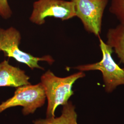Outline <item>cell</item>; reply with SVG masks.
Returning <instances> with one entry per match:
<instances>
[{"instance_id":"11","label":"cell","mask_w":124,"mask_h":124,"mask_svg":"<svg viewBox=\"0 0 124 124\" xmlns=\"http://www.w3.org/2000/svg\"><path fill=\"white\" fill-rule=\"evenodd\" d=\"M12 12L9 7L8 0H0V16L8 19L11 16Z\"/></svg>"},{"instance_id":"8","label":"cell","mask_w":124,"mask_h":124,"mask_svg":"<svg viewBox=\"0 0 124 124\" xmlns=\"http://www.w3.org/2000/svg\"><path fill=\"white\" fill-rule=\"evenodd\" d=\"M107 44L114 50L120 62L124 63V24L120 23L115 28L108 29Z\"/></svg>"},{"instance_id":"2","label":"cell","mask_w":124,"mask_h":124,"mask_svg":"<svg viewBox=\"0 0 124 124\" xmlns=\"http://www.w3.org/2000/svg\"><path fill=\"white\" fill-rule=\"evenodd\" d=\"M99 47L102 52V59L99 62L74 68L80 71L99 70L102 74L105 90L110 93L120 85H124V69L121 68L112 57V48L99 37Z\"/></svg>"},{"instance_id":"10","label":"cell","mask_w":124,"mask_h":124,"mask_svg":"<svg viewBox=\"0 0 124 124\" xmlns=\"http://www.w3.org/2000/svg\"><path fill=\"white\" fill-rule=\"evenodd\" d=\"M109 11L124 24V0H111Z\"/></svg>"},{"instance_id":"7","label":"cell","mask_w":124,"mask_h":124,"mask_svg":"<svg viewBox=\"0 0 124 124\" xmlns=\"http://www.w3.org/2000/svg\"><path fill=\"white\" fill-rule=\"evenodd\" d=\"M29 79L25 71L10 65L8 61L5 60L0 63V87L17 88L30 85Z\"/></svg>"},{"instance_id":"3","label":"cell","mask_w":124,"mask_h":124,"mask_svg":"<svg viewBox=\"0 0 124 124\" xmlns=\"http://www.w3.org/2000/svg\"><path fill=\"white\" fill-rule=\"evenodd\" d=\"M21 39L20 32L14 28L10 27L6 30L0 28V51L4 53L5 56L13 58L18 62L25 63L32 70L37 68L44 70L38 64L39 61H46L50 64L54 61L49 55L38 58L23 52L19 48Z\"/></svg>"},{"instance_id":"1","label":"cell","mask_w":124,"mask_h":124,"mask_svg":"<svg viewBox=\"0 0 124 124\" xmlns=\"http://www.w3.org/2000/svg\"><path fill=\"white\" fill-rule=\"evenodd\" d=\"M85 74L80 71L64 78L56 76L48 70L41 77L42 85L47 99L46 118L55 117V111L58 106L67 103L73 95V85L78 79L83 78Z\"/></svg>"},{"instance_id":"4","label":"cell","mask_w":124,"mask_h":124,"mask_svg":"<svg viewBox=\"0 0 124 124\" xmlns=\"http://www.w3.org/2000/svg\"><path fill=\"white\" fill-rule=\"evenodd\" d=\"M46 98L44 89L41 83L17 87L13 97L0 104V113L16 106L23 107L24 115L33 114L37 108L42 106Z\"/></svg>"},{"instance_id":"9","label":"cell","mask_w":124,"mask_h":124,"mask_svg":"<svg viewBox=\"0 0 124 124\" xmlns=\"http://www.w3.org/2000/svg\"><path fill=\"white\" fill-rule=\"evenodd\" d=\"M77 115L75 111V107L71 102H69L63 105L62 115L57 118L55 117L46 119L36 120L34 124H78Z\"/></svg>"},{"instance_id":"6","label":"cell","mask_w":124,"mask_h":124,"mask_svg":"<svg viewBox=\"0 0 124 124\" xmlns=\"http://www.w3.org/2000/svg\"><path fill=\"white\" fill-rule=\"evenodd\" d=\"M30 18L31 22L38 25L45 22L47 17L66 20L76 17L74 3L63 0H39L34 2Z\"/></svg>"},{"instance_id":"5","label":"cell","mask_w":124,"mask_h":124,"mask_svg":"<svg viewBox=\"0 0 124 124\" xmlns=\"http://www.w3.org/2000/svg\"><path fill=\"white\" fill-rule=\"evenodd\" d=\"M76 17L81 20L85 30L100 37L104 10L108 0H71Z\"/></svg>"}]
</instances>
